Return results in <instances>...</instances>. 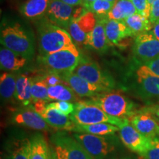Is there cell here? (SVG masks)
I'll use <instances>...</instances> for the list:
<instances>
[{
    "label": "cell",
    "mask_w": 159,
    "mask_h": 159,
    "mask_svg": "<svg viewBox=\"0 0 159 159\" xmlns=\"http://www.w3.org/2000/svg\"><path fill=\"white\" fill-rule=\"evenodd\" d=\"M40 55H46L76 47L66 30L43 17L36 23Z\"/></svg>",
    "instance_id": "cell-1"
},
{
    "label": "cell",
    "mask_w": 159,
    "mask_h": 159,
    "mask_svg": "<svg viewBox=\"0 0 159 159\" xmlns=\"http://www.w3.org/2000/svg\"><path fill=\"white\" fill-rule=\"evenodd\" d=\"M0 43L3 47L29 60L34 56L33 35L19 22L2 24L0 32Z\"/></svg>",
    "instance_id": "cell-2"
},
{
    "label": "cell",
    "mask_w": 159,
    "mask_h": 159,
    "mask_svg": "<svg viewBox=\"0 0 159 159\" xmlns=\"http://www.w3.org/2000/svg\"><path fill=\"white\" fill-rule=\"evenodd\" d=\"M91 102L116 118L130 119L139 112L138 105L119 91H108L92 97Z\"/></svg>",
    "instance_id": "cell-3"
},
{
    "label": "cell",
    "mask_w": 159,
    "mask_h": 159,
    "mask_svg": "<svg viewBox=\"0 0 159 159\" xmlns=\"http://www.w3.org/2000/svg\"><path fill=\"white\" fill-rule=\"evenodd\" d=\"M69 117L75 125L109 123L119 127L124 120L110 116L91 101H79L75 102V110Z\"/></svg>",
    "instance_id": "cell-4"
},
{
    "label": "cell",
    "mask_w": 159,
    "mask_h": 159,
    "mask_svg": "<svg viewBox=\"0 0 159 159\" xmlns=\"http://www.w3.org/2000/svg\"><path fill=\"white\" fill-rule=\"evenodd\" d=\"M82 57L81 53L75 47L51 54L40 55L39 61L49 72L61 74L64 72H73Z\"/></svg>",
    "instance_id": "cell-5"
},
{
    "label": "cell",
    "mask_w": 159,
    "mask_h": 159,
    "mask_svg": "<svg viewBox=\"0 0 159 159\" xmlns=\"http://www.w3.org/2000/svg\"><path fill=\"white\" fill-rule=\"evenodd\" d=\"M54 159H94L73 136L57 133L51 138Z\"/></svg>",
    "instance_id": "cell-6"
},
{
    "label": "cell",
    "mask_w": 159,
    "mask_h": 159,
    "mask_svg": "<svg viewBox=\"0 0 159 159\" xmlns=\"http://www.w3.org/2000/svg\"><path fill=\"white\" fill-rule=\"evenodd\" d=\"M73 72L92 84L111 91L115 87V80L108 71H104L94 61L82 57Z\"/></svg>",
    "instance_id": "cell-7"
},
{
    "label": "cell",
    "mask_w": 159,
    "mask_h": 159,
    "mask_svg": "<svg viewBox=\"0 0 159 159\" xmlns=\"http://www.w3.org/2000/svg\"><path fill=\"white\" fill-rule=\"evenodd\" d=\"M134 88L143 99H159V76L147 66L140 65L135 72Z\"/></svg>",
    "instance_id": "cell-8"
},
{
    "label": "cell",
    "mask_w": 159,
    "mask_h": 159,
    "mask_svg": "<svg viewBox=\"0 0 159 159\" xmlns=\"http://www.w3.org/2000/svg\"><path fill=\"white\" fill-rule=\"evenodd\" d=\"M107 136H97L89 134L77 133L73 135L94 159H104L115 150V145Z\"/></svg>",
    "instance_id": "cell-9"
},
{
    "label": "cell",
    "mask_w": 159,
    "mask_h": 159,
    "mask_svg": "<svg viewBox=\"0 0 159 159\" xmlns=\"http://www.w3.org/2000/svg\"><path fill=\"white\" fill-rule=\"evenodd\" d=\"M119 128V137L123 144L132 152L144 156L150 147L151 139L139 133L128 119H125Z\"/></svg>",
    "instance_id": "cell-10"
},
{
    "label": "cell",
    "mask_w": 159,
    "mask_h": 159,
    "mask_svg": "<svg viewBox=\"0 0 159 159\" xmlns=\"http://www.w3.org/2000/svg\"><path fill=\"white\" fill-rule=\"evenodd\" d=\"M133 53L139 63L144 64L159 55V41L151 31L137 35L133 46Z\"/></svg>",
    "instance_id": "cell-11"
},
{
    "label": "cell",
    "mask_w": 159,
    "mask_h": 159,
    "mask_svg": "<svg viewBox=\"0 0 159 159\" xmlns=\"http://www.w3.org/2000/svg\"><path fill=\"white\" fill-rule=\"evenodd\" d=\"M97 17L90 11H86L80 17L71 20L66 30L75 43L85 45L87 38L94 28Z\"/></svg>",
    "instance_id": "cell-12"
},
{
    "label": "cell",
    "mask_w": 159,
    "mask_h": 159,
    "mask_svg": "<svg viewBox=\"0 0 159 159\" xmlns=\"http://www.w3.org/2000/svg\"><path fill=\"white\" fill-rule=\"evenodd\" d=\"M59 75L65 81L66 84L69 85L79 97L92 98L105 91H108L106 89L89 83L74 72H64Z\"/></svg>",
    "instance_id": "cell-13"
},
{
    "label": "cell",
    "mask_w": 159,
    "mask_h": 159,
    "mask_svg": "<svg viewBox=\"0 0 159 159\" xmlns=\"http://www.w3.org/2000/svg\"><path fill=\"white\" fill-rule=\"evenodd\" d=\"M76 7L67 5L61 0H50L46 17L55 25L66 30L74 18Z\"/></svg>",
    "instance_id": "cell-14"
},
{
    "label": "cell",
    "mask_w": 159,
    "mask_h": 159,
    "mask_svg": "<svg viewBox=\"0 0 159 159\" xmlns=\"http://www.w3.org/2000/svg\"><path fill=\"white\" fill-rule=\"evenodd\" d=\"M13 122L20 126L26 127L35 130H49V125L44 119L35 110L33 106H25L16 111L13 114Z\"/></svg>",
    "instance_id": "cell-15"
},
{
    "label": "cell",
    "mask_w": 159,
    "mask_h": 159,
    "mask_svg": "<svg viewBox=\"0 0 159 159\" xmlns=\"http://www.w3.org/2000/svg\"><path fill=\"white\" fill-rule=\"evenodd\" d=\"M133 126L144 136L152 139L159 136V122L156 116L143 109L129 119Z\"/></svg>",
    "instance_id": "cell-16"
},
{
    "label": "cell",
    "mask_w": 159,
    "mask_h": 159,
    "mask_svg": "<svg viewBox=\"0 0 159 159\" xmlns=\"http://www.w3.org/2000/svg\"><path fill=\"white\" fill-rule=\"evenodd\" d=\"M41 115L47 124L50 126V128L57 130L73 131L75 127V124L69 116L63 114L56 108L52 106L50 103L47 105V107Z\"/></svg>",
    "instance_id": "cell-17"
},
{
    "label": "cell",
    "mask_w": 159,
    "mask_h": 159,
    "mask_svg": "<svg viewBox=\"0 0 159 159\" xmlns=\"http://www.w3.org/2000/svg\"><path fill=\"white\" fill-rule=\"evenodd\" d=\"M107 18H97L94 28L87 38L85 45L89 46L99 52L103 53L108 49L109 43L105 33Z\"/></svg>",
    "instance_id": "cell-18"
},
{
    "label": "cell",
    "mask_w": 159,
    "mask_h": 159,
    "mask_svg": "<svg viewBox=\"0 0 159 159\" xmlns=\"http://www.w3.org/2000/svg\"><path fill=\"white\" fill-rule=\"evenodd\" d=\"M29 59L15 52L1 46L0 48V67L2 70L16 71L24 68Z\"/></svg>",
    "instance_id": "cell-19"
},
{
    "label": "cell",
    "mask_w": 159,
    "mask_h": 159,
    "mask_svg": "<svg viewBox=\"0 0 159 159\" xmlns=\"http://www.w3.org/2000/svg\"><path fill=\"white\" fill-rule=\"evenodd\" d=\"M105 33L109 45H118L124 39L134 36L125 24L117 20H107Z\"/></svg>",
    "instance_id": "cell-20"
},
{
    "label": "cell",
    "mask_w": 159,
    "mask_h": 159,
    "mask_svg": "<svg viewBox=\"0 0 159 159\" xmlns=\"http://www.w3.org/2000/svg\"><path fill=\"white\" fill-rule=\"evenodd\" d=\"M50 0H27L20 7L24 16L31 20L42 19L47 13Z\"/></svg>",
    "instance_id": "cell-21"
},
{
    "label": "cell",
    "mask_w": 159,
    "mask_h": 159,
    "mask_svg": "<svg viewBox=\"0 0 159 159\" xmlns=\"http://www.w3.org/2000/svg\"><path fill=\"white\" fill-rule=\"evenodd\" d=\"M119 127L109 123H97L92 125H75L73 131L80 134H89L97 136H109L119 132Z\"/></svg>",
    "instance_id": "cell-22"
},
{
    "label": "cell",
    "mask_w": 159,
    "mask_h": 159,
    "mask_svg": "<svg viewBox=\"0 0 159 159\" xmlns=\"http://www.w3.org/2000/svg\"><path fill=\"white\" fill-rule=\"evenodd\" d=\"M15 99L24 106H29L33 103L31 97V77L26 75H18Z\"/></svg>",
    "instance_id": "cell-23"
},
{
    "label": "cell",
    "mask_w": 159,
    "mask_h": 159,
    "mask_svg": "<svg viewBox=\"0 0 159 159\" xmlns=\"http://www.w3.org/2000/svg\"><path fill=\"white\" fill-rule=\"evenodd\" d=\"M136 13L131 0H116L113 8L107 16V19L122 21Z\"/></svg>",
    "instance_id": "cell-24"
},
{
    "label": "cell",
    "mask_w": 159,
    "mask_h": 159,
    "mask_svg": "<svg viewBox=\"0 0 159 159\" xmlns=\"http://www.w3.org/2000/svg\"><path fill=\"white\" fill-rule=\"evenodd\" d=\"M48 97L50 101H67V102H79V97L69 85L58 84L48 88Z\"/></svg>",
    "instance_id": "cell-25"
},
{
    "label": "cell",
    "mask_w": 159,
    "mask_h": 159,
    "mask_svg": "<svg viewBox=\"0 0 159 159\" xmlns=\"http://www.w3.org/2000/svg\"><path fill=\"white\" fill-rule=\"evenodd\" d=\"M123 22L128 27L134 35H136L143 33L150 32L152 30V24L148 18L136 13L125 19Z\"/></svg>",
    "instance_id": "cell-26"
},
{
    "label": "cell",
    "mask_w": 159,
    "mask_h": 159,
    "mask_svg": "<svg viewBox=\"0 0 159 159\" xmlns=\"http://www.w3.org/2000/svg\"><path fill=\"white\" fill-rule=\"evenodd\" d=\"M30 159H51L49 146L44 137L36 134L31 137Z\"/></svg>",
    "instance_id": "cell-27"
},
{
    "label": "cell",
    "mask_w": 159,
    "mask_h": 159,
    "mask_svg": "<svg viewBox=\"0 0 159 159\" xmlns=\"http://www.w3.org/2000/svg\"><path fill=\"white\" fill-rule=\"evenodd\" d=\"M17 76L11 72L5 71L0 76V94L2 99L11 101L15 98Z\"/></svg>",
    "instance_id": "cell-28"
},
{
    "label": "cell",
    "mask_w": 159,
    "mask_h": 159,
    "mask_svg": "<svg viewBox=\"0 0 159 159\" xmlns=\"http://www.w3.org/2000/svg\"><path fill=\"white\" fill-rule=\"evenodd\" d=\"M9 152L12 159H30V140L27 138L15 139L10 146Z\"/></svg>",
    "instance_id": "cell-29"
},
{
    "label": "cell",
    "mask_w": 159,
    "mask_h": 159,
    "mask_svg": "<svg viewBox=\"0 0 159 159\" xmlns=\"http://www.w3.org/2000/svg\"><path fill=\"white\" fill-rule=\"evenodd\" d=\"M47 85L43 82L41 77L33 78L31 77V97L33 103L37 101H50L48 97Z\"/></svg>",
    "instance_id": "cell-30"
},
{
    "label": "cell",
    "mask_w": 159,
    "mask_h": 159,
    "mask_svg": "<svg viewBox=\"0 0 159 159\" xmlns=\"http://www.w3.org/2000/svg\"><path fill=\"white\" fill-rule=\"evenodd\" d=\"M114 4L107 0H96L85 7L88 11L94 13L97 18H107Z\"/></svg>",
    "instance_id": "cell-31"
},
{
    "label": "cell",
    "mask_w": 159,
    "mask_h": 159,
    "mask_svg": "<svg viewBox=\"0 0 159 159\" xmlns=\"http://www.w3.org/2000/svg\"><path fill=\"white\" fill-rule=\"evenodd\" d=\"M143 157L144 159H159V136L151 139L150 147Z\"/></svg>",
    "instance_id": "cell-32"
},
{
    "label": "cell",
    "mask_w": 159,
    "mask_h": 159,
    "mask_svg": "<svg viewBox=\"0 0 159 159\" xmlns=\"http://www.w3.org/2000/svg\"><path fill=\"white\" fill-rule=\"evenodd\" d=\"M50 105L66 116H70L75 110V103L67 101H56L50 103Z\"/></svg>",
    "instance_id": "cell-33"
},
{
    "label": "cell",
    "mask_w": 159,
    "mask_h": 159,
    "mask_svg": "<svg viewBox=\"0 0 159 159\" xmlns=\"http://www.w3.org/2000/svg\"><path fill=\"white\" fill-rule=\"evenodd\" d=\"M131 2L134 4L137 13L148 19L150 18L151 6L148 0H131Z\"/></svg>",
    "instance_id": "cell-34"
},
{
    "label": "cell",
    "mask_w": 159,
    "mask_h": 159,
    "mask_svg": "<svg viewBox=\"0 0 159 159\" xmlns=\"http://www.w3.org/2000/svg\"><path fill=\"white\" fill-rule=\"evenodd\" d=\"M41 77L48 87L54 86V85L58 84H66V82L63 80V79L57 73L49 72L47 75Z\"/></svg>",
    "instance_id": "cell-35"
},
{
    "label": "cell",
    "mask_w": 159,
    "mask_h": 159,
    "mask_svg": "<svg viewBox=\"0 0 159 159\" xmlns=\"http://www.w3.org/2000/svg\"><path fill=\"white\" fill-rule=\"evenodd\" d=\"M149 20L152 24L159 20V0H156L151 5Z\"/></svg>",
    "instance_id": "cell-36"
},
{
    "label": "cell",
    "mask_w": 159,
    "mask_h": 159,
    "mask_svg": "<svg viewBox=\"0 0 159 159\" xmlns=\"http://www.w3.org/2000/svg\"><path fill=\"white\" fill-rule=\"evenodd\" d=\"M144 65L147 66L152 72H154L155 74L159 76V55L157 56L156 58L145 63Z\"/></svg>",
    "instance_id": "cell-37"
},
{
    "label": "cell",
    "mask_w": 159,
    "mask_h": 159,
    "mask_svg": "<svg viewBox=\"0 0 159 159\" xmlns=\"http://www.w3.org/2000/svg\"><path fill=\"white\" fill-rule=\"evenodd\" d=\"M142 109L151 113V114H153L154 116H156L157 118L159 119V104L149 105V106L144 107V108H143Z\"/></svg>",
    "instance_id": "cell-38"
},
{
    "label": "cell",
    "mask_w": 159,
    "mask_h": 159,
    "mask_svg": "<svg viewBox=\"0 0 159 159\" xmlns=\"http://www.w3.org/2000/svg\"><path fill=\"white\" fill-rule=\"evenodd\" d=\"M63 2L67 5L73 6V7H77V6H83L84 1L83 0H61Z\"/></svg>",
    "instance_id": "cell-39"
},
{
    "label": "cell",
    "mask_w": 159,
    "mask_h": 159,
    "mask_svg": "<svg viewBox=\"0 0 159 159\" xmlns=\"http://www.w3.org/2000/svg\"><path fill=\"white\" fill-rule=\"evenodd\" d=\"M151 32L155 35V37L159 41V20L152 24Z\"/></svg>",
    "instance_id": "cell-40"
},
{
    "label": "cell",
    "mask_w": 159,
    "mask_h": 159,
    "mask_svg": "<svg viewBox=\"0 0 159 159\" xmlns=\"http://www.w3.org/2000/svg\"><path fill=\"white\" fill-rule=\"evenodd\" d=\"M1 159H12L11 156L10 152H7V153H5V152H2L1 154Z\"/></svg>",
    "instance_id": "cell-41"
},
{
    "label": "cell",
    "mask_w": 159,
    "mask_h": 159,
    "mask_svg": "<svg viewBox=\"0 0 159 159\" xmlns=\"http://www.w3.org/2000/svg\"><path fill=\"white\" fill-rule=\"evenodd\" d=\"M84 1V4H83V7H85V6L89 5V4H91L93 2L96 1V0H83Z\"/></svg>",
    "instance_id": "cell-42"
},
{
    "label": "cell",
    "mask_w": 159,
    "mask_h": 159,
    "mask_svg": "<svg viewBox=\"0 0 159 159\" xmlns=\"http://www.w3.org/2000/svg\"><path fill=\"white\" fill-rule=\"evenodd\" d=\"M155 1H156V0H148V2L150 5V6H151V5H152V4Z\"/></svg>",
    "instance_id": "cell-43"
},
{
    "label": "cell",
    "mask_w": 159,
    "mask_h": 159,
    "mask_svg": "<svg viewBox=\"0 0 159 159\" xmlns=\"http://www.w3.org/2000/svg\"><path fill=\"white\" fill-rule=\"evenodd\" d=\"M107 1L110 2H112V3H115L116 2V0H107Z\"/></svg>",
    "instance_id": "cell-44"
},
{
    "label": "cell",
    "mask_w": 159,
    "mask_h": 159,
    "mask_svg": "<svg viewBox=\"0 0 159 159\" xmlns=\"http://www.w3.org/2000/svg\"><path fill=\"white\" fill-rule=\"evenodd\" d=\"M120 159H132L130 158H120Z\"/></svg>",
    "instance_id": "cell-45"
},
{
    "label": "cell",
    "mask_w": 159,
    "mask_h": 159,
    "mask_svg": "<svg viewBox=\"0 0 159 159\" xmlns=\"http://www.w3.org/2000/svg\"><path fill=\"white\" fill-rule=\"evenodd\" d=\"M157 119H158V122H159V119L158 118H157Z\"/></svg>",
    "instance_id": "cell-46"
}]
</instances>
